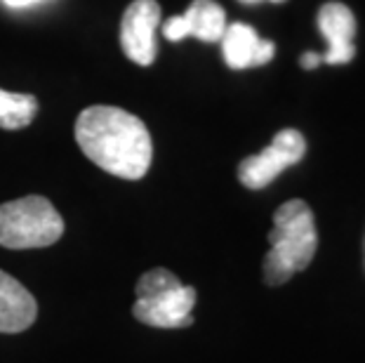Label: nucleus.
Here are the masks:
<instances>
[{"label": "nucleus", "instance_id": "nucleus-3", "mask_svg": "<svg viewBox=\"0 0 365 363\" xmlns=\"http://www.w3.org/2000/svg\"><path fill=\"white\" fill-rule=\"evenodd\" d=\"M193 305L196 290L191 285H184L168 269H151L137 281L132 314L153 328H184L193 323Z\"/></svg>", "mask_w": 365, "mask_h": 363}, {"label": "nucleus", "instance_id": "nucleus-6", "mask_svg": "<svg viewBox=\"0 0 365 363\" xmlns=\"http://www.w3.org/2000/svg\"><path fill=\"white\" fill-rule=\"evenodd\" d=\"M160 24V5L156 0H135L123 14L120 45L130 61L151 66L156 59V29Z\"/></svg>", "mask_w": 365, "mask_h": 363}, {"label": "nucleus", "instance_id": "nucleus-7", "mask_svg": "<svg viewBox=\"0 0 365 363\" xmlns=\"http://www.w3.org/2000/svg\"><path fill=\"white\" fill-rule=\"evenodd\" d=\"M224 31H227V12L215 0H193L184 14L163 24V36L173 43H180L189 36L203 43H217L222 41Z\"/></svg>", "mask_w": 365, "mask_h": 363}, {"label": "nucleus", "instance_id": "nucleus-5", "mask_svg": "<svg viewBox=\"0 0 365 363\" xmlns=\"http://www.w3.org/2000/svg\"><path fill=\"white\" fill-rule=\"evenodd\" d=\"M307 153V142L297 130H281L274 142L257 156L245 158L238 165V180L247 189H264L283 173L285 168L299 163Z\"/></svg>", "mask_w": 365, "mask_h": 363}, {"label": "nucleus", "instance_id": "nucleus-14", "mask_svg": "<svg viewBox=\"0 0 365 363\" xmlns=\"http://www.w3.org/2000/svg\"><path fill=\"white\" fill-rule=\"evenodd\" d=\"M240 3H262V0H240ZM271 3H285V0H271Z\"/></svg>", "mask_w": 365, "mask_h": 363}, {"label": "nucleus", "instance_id": "nucleus-13", "mask_svg": "<svg viewBox=\"0 0 365 363\" xmlns=\"http://www.w3.org/2000/svg\"><path fill=\"white\" fill-rule=\"evenodd\" d=\"M5 5L10 7H29V5H36V3H43V0H3Z\"/></svg>", "mask_w": 365, "mask_h": 363}, {"label": "nucleus", "instance_id": "nucleus-11", "mask_svg": "<svg viewBox=\"0 0 365 363\" xmlns=\"http://www.w3.org/2000/svg\"><path fill=\"white\" fill-rule=\"evenodd\" d=\"M38 99L24 92H7L0 90V128L19 130L26 128L36 118Z\"/></svg>", "mask_w": 365, "mask_h": 363}, {"label": "nucleus", "instance_id": "nucleus-2", "mask_svg": "<svg viewBox=\"0 0 365 363\" xmlns=\"http://www.w3.org/2000/svg\"><path fill=\"white\" fill-rule=\"evenodd\" d=\"M269 243L271 250L264 257V279L269 285H281L297 272H304L318 248L312 208L299 198L283 203L274 215Z\"/></svg>", "mask_w": 365, "mask_h": 363}, {"label": "nucleus", "instance_id": "nucleus-9", "mask_svg": "<svg viewBox=\"0 0 365 363\" xmlns=\"http://www.w3.org/2000/svg\"><path fill=\"white\" fill-rule=\"evenodd\" d=\"M222 52L227 66L236 68V71H243V68L269 64L274 59L276 45L259 38V34L252 26L243 24V21H236V24H229L227 31H224Z\"/></svg>", "mask_w": 365, "mask_h": 363}, {"label": "nucleus", "instance_id": "nucleus-10", "mask_svg": "<svg viewBox=\"0 0 365 363\" xmlns=\"http://www.w3.org/2000/svg\"><path fill=\"white\" fill-rule=\"evenodd\" d=\"M38 316L36 297L10 274L0 272V333H21Z\"/></svg>", "mask_w": 365, "mask_h": 363}, {"label": "nucleus", "instance_id": "nucleus-4", "mask_svg": "<svg viewBox=\"0 0 365 363\" xmlns=\"http://www.w3.org/2000/svg\"><path fill=\"white\" fill-rule=\"evenodd\" d=\"M64 234V220L43 196H26L0 205V245L10 250L48 248Z\"/></svg>", "mask_w": 365, "mask_h": 363}, {"label": "nucleus", "instance_id": "nucleus-12", "mask_svg": "<svg viewBox=\"0 0 365 363\" xmlns=\"http://www.w3.org/2000/svg\"><path fill=\"white\" fill-rule=\"evenodd\" d=\"M299 64L304 68H316L323 64V55H318V52H304L299 59Z\"/></svg>", "mask_w": 365, "mask_h": 363}, {"label": "nucleus", "instance_id": "nucleus-8", "mask_svg": "<svg viewBox=\"0 0 365 363\" xmlns=\"http://www.w3.org/2000/svg\"><path fill=\"white\" fill-rule=\"evenodd\" d=\"M318 29L328 41V52L323 55V64H349L356 55L354 12L341 3H325L318 12Z\"/></svg>", "mask_w": 365, "mask_h": 363}, {"label": "nucleus", "instance_id": "nucleus-1", "mask_svg": "<svg viewBox=\"0 0 365 363\" xmlns=\"http://www.w3.org/2000/svg\"><path fill=\"white\" fill-rule=\"evenodd\" d=\"M76 142L92 163L120 180H142L149 173L153 142L149 128L118 106H88L76 121Z\"/></svg>", "mask_w": 365, "mask_h": 363}]
</instances>
